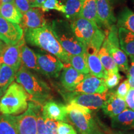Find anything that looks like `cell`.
I'll return each instance as SVG.
<instances>
[{
	"label": "cell",
	"instance_id": "bcb514c9",
	"mask_svg": "<svg viewBox=\"0 0 134 134\" xmlns=\"http://www.w3.org/2000/svg\"><path fill=\"white\" fill-rule=\"evenodd\" d=\"M2 94H3V92H2V91H1V90H0V97L1 96V95H2Z\"/></svg>",
	"mask_w": 134,
	"mask_h": 134
},
{
	"label": "cell",
	"instance_id": "ffe728a7",
	"mask_svg": "<svg viewBox=\"0 0 134 134\" xmlns=\"http://www.w3.org/2000/svg\"><path fill=\"white\" fill-rule=\"evenodd\" d=\"M111 126L118 130H130L134 129V111L125 109L119 114L111 117Z\"/></svg>",
	"mask_w": 134,
	"mask_h": 134
},
{
	"label": "cell",
	"instance_id": "7bdbcfd3",
	"mask_svg": "<svg viewBox=\"0 0 134 134\" xmlns=\"http://www.w3.org/2000/svg\"><path fill=\"white\" fill-rule=\"evenodd\" d=\"M93 134H105V133H103V132H102L101 131H100V130L96 129L95 130V132H94Z\"/></svg>",
	"mask_w": 134,
	"mask_h": 134
},
{
	"label": "cell",
	"instance_id": "e575fe53",
	"mask_svg": "<svg viewBox=\"0 0 134 134\" xmlns=\"http://www.w3.org/2000/svg\"><path fill=\"white\" fill-rule=\"evenodd\" d=\"M58 134H77L71 125L65 122H59L57 130Z\"/></svg>",
	"mask_w": 134,
	"mask_h": 134
},
{
	"label": "cell",
	"instance_id": "8fae6325",
	"mask_svg": "<svg viewBox=\"0 0 134 134\" xmlns=\"http://www.w3.org/2000/svg\"><path fill=\"white\" fill-rule=\"evenodd\" d=\"M24 37V32L20 25L11 23L0 16V40L8 45L18 43Z\"/></svg>",
	"mask_w": 134,
	"mask_h": 134
},
{
	"label": "cell",
	"instance_id": "6da1fadb",
	"mask_svg": "<svg viewBox=\"0 0 134 134\" xmlns=\"http://www.w3.org/2000/svg\"><path fill=\"white\" fill-rule=\"evenodd\" d=\"M24 39L33 46L37 47L57 57L63 64H70L69 55L63 50L58 42L49 24L34 29H27Z\"/></svg>",
	"mask_w": 134,
	"mask_h": 134
},
{
	"label": "cell",
	"instance_id": "f35d334b",
	"mask_svg": "<svg viewBox=\"0 0 134 134\" xmlns=\"http://www.w3.org/2000/svg\"><path fill=\"white\" fill-rule=\"evenodd\" d=\"M127 106L134 111V88H130L125 98Z\"/></svg>",
	"mask_w": 134,
	"mask_h": 134
},
{
	"label": "cell",
	"instance_id": "30bf717a",
	"mask_svg": "<svg viewBox=\"0 0 134 134\" xmlns=\"http://www.w3.org/2000/svg\"><path fill=\"white\" fill-rule=\"evenodd\" d=\"M28 104L27 109L16 117L18 134H37V109L40 104L33 102Z\"/></svg>",
	"mask_w": 134,
	"mask_h": 134
},
{
	"label": "cell",
	"instance_id": "ba28073f",
	"mask_svg": "<svg viewBox=\"0 0 134 134\" xmlns=\"http://www.w3.org/2000/svg\"><path fill=\"white\" fill-rule=\"evenodd\" d=\"M35 53L41 73L48 78H58L64 68L62 62L54 55L42 50Z\"/></svg>",
	"mask_w": 134,
	"mask_h": 134
},
{
	"label": "cell",
	"instance_id": "ee69618b",
	"mask_svg": "<svg viewBox=\"0 0 134 134\" xmlns=\"http://www.w3.org/2000/svg\"><path fill=\"white\" fill-rule=\"evenodd\" d=\"M27 1L29 2V3L30 4V6H31V7L32 5L34 3L35 0H27Z\"/></svg>",
	"mask_w": 134,
	"mask_h": 134
},
{
	"label": "cell",
	"instance_id": "7402d4cb",
	"mask_svg": "<svg viewBox=\"0 0 134 134\" xmlns=\"http://www.w3.org/2000/svg\"><path fill=\"white\" fill-rule=\"evenodd\" d=\"M79 17L93 22L100 29L101 28V24L97 15L96 0H83Z\"/></svg>",
	"mask_w": 134,
	"mask_h": 134
},
{
	"label": "cell",
	"instance_id": "8d00e7d4",
	"mask_svg": "<svg viewBox=\"0 0 134 134\" xmlns=\"http://www.w3.org/2000/svg\"><path fill=\"white\" fill-rule=\"evenodd\" d=\"M14 4L22 14H24L31 8L27 0H14Z\"/></svg>",
	"mask_w": 134,
	"mask_h": 134
},
{
	"label": "cell",
	"instance_id": "5b68a950",
	"mask_svg": "<svg viewBox=\"0 0 134 134\" xmlns=\"http://www.w3.org/2000/svg\"><path fill=\"white\" fill-rule=\"evenodd\" d=\"M70 23L73 32L80 41L86 46L100 49L105 38V34L96 24L81 17Z\"/></svg>",
	"mask_w": 134,
	"mask_h": 134
},
{
	"label": "cell",
	"instance_id": "2e32d148",
	"mask_svg": "<svg viewBox=\"0 0 134 134\" xmlns=\"http://www.w3.org/2000/svg\"><path fill=\"white\" fill-rule=\"evenodd\" d=\"M99 50L91 46H86V59L89 71L91 75L105 79L108 72L104 68L98 56Z\"/></svg>",
	"mask_w": 134,
	"mask_h": 134
},
{
	"label": "cell",
	"instance_id": "5bb4252c",
	"mask_svg": "<svg viewBox=\"0 0 134 134\" xmlns=\"http://www.w3.org/2000/svg\"><path fill=\"white\" fill-rule=\"evenodd\" d=\"M20 24L22 29L26 31L42 27L47 24L44 12L41 8H31L29 11L23 14Z\"/></svg>",
	"mask_w": 134,
	"mask_h": 134
},
{
	"label": "cell",
	"instance_id": "836d02e7",
	"mask_svg": "<svg viewBox=\"0 0 134 134\" xmlns=\"http://www.w3.org/2000/svg\"><path fill=\"white\" fill-rule=\"evenodd\" d=\"M130 89V87L129 86V84L128 80H125L122 83L120 84L119 86L117 89L116 92H115V94L119 98H122L125 100V97H126Z\"/></svg>",
	"mask_w": 134,
	"mask_h": 134
},
{
	"label": "cell",
	"instance_id": "b9f144b4",
	"mask_svg": "<svg viewBox=\"0 0 134 134\" xmlns=\"http://www.w3.org/2000/svg\"><path fill=\"white\" fill-rule=\"evenodd\" d=\"M14 3V0H0V6L4 3Z\"/></svg>",
	"mask_w": 134,
	"mask_h": 134
},
{
	"label": "cell",
	"instance_id": "3957f363",
	"mask_svg": "<svg viewBox=\"0 0 134 134\" xmlns=\"http://www.w3.org/2000/svg\"><path fill=\"white\" fill-rule=\"evenodd\" d=\"M50 27L58 42L68 55H83L86 53V46L75 36L69 21L53 20Z\"/></svg>",
	"mask_w": 134,
	"mask_h": 134
},
{
	"label": "cell",
	"instance_id": "ab89813d",
	"mask_svg": "<svg viewBox=\"0 0 134 134\" xmlns=\"http://www.w3.org/2000/svg\"><path fill=\"white\" fill-rule=\"evenodd\" d=\"M109 134H134V132L129 130H117V131H110Z\"/></svg>",
	"mask_w": 134,
	"mask_h": 134
},
{
	"label": "cell",
	"instance_id": "4dcf8cb0",
	"mask_svg": "<svg viewBox=\"0 0 134 134\" xmlns=\"http://www.w3.org/2000/svg\"><path fill=\"white\" fill-rule=\"evenodd\" d=\"M41 8L44 13L50 10H57L63 14L65 11L64 4L58 0H46L42 4Z\"/></svg>",
	"mask_w": 134,
	"mask_h": 134
},
{
	"label": "cell",
	"instance_id": "4316f807",
	"mask_svg": "<svg viewBox=\"0 0 134 134\" xmlns=\"http://www.w3.org/2000/svg\"><path fill=\"white\" fill-rule=\"evenodd\" d=\"M63 4L65 6L63 14L68 21H72L79 17L83 4L82 0H65Z\"/></svg>",
	"mask_w": 134,
	"mask_h": 134
},
{
	"label": "cell",
	"instance_id": "60d3db41",
	"mask_svg": "<svg viewBox=\"0 0 134 134\" xmlns=\"http://www.w3.org/2000/svg\"><path fill=\"white\" fill-rule=\"evenodd\" d=\"M45 1L46 0H35V2L32 5L31 8H41Z\"/></svg>",
	"mask_w": 134,
	"mask_h": 134
},
{
	"label": "cell",
	"instance_id": "cb8c5ba5",
	"mask_svg": "<svg viewBox=\"0 0 134 134\" xmlns=\"http://www.w3.org/2000/svg\"><path fill=\"white\" fill-rule=\"evenodd\" d=\"M21 58L23 66L28 69H32L41 73L36 53L25 43L21 47Z\"/></svg>",
	"mask_w": 134,
	"mask_h": 134
},
{
	"label": "cell",
	"instance_id": "f546056e",
	"mask_svg": "<svg viewBox=\"0 0 134 134\" xmlns=\"http://www.w3.org/2000/svg\"><path fill=\"white\" fill-rule=\"evenodd\" d=\"M69 63L74 69L83 74H89L86 53L83 55H69Z\"/></svg>",
	"mask_w": 134,
	"mask_h": 134
},
{
	"label": "cell",
	"instance_id": "83f0119b",
	"mask_svg": "<svg viewBox=\"0 0 134 134\" xmlns=\"http://www.w3.org/2000/svg\"><path fill=\"white\" fill-rule=\"evenodd\" d=\"M0 134H18L16 117L7 114L0 115Z\"/></svg>",
	"mask_w": 134,
	"mask_h": 134
},
{
	"label": "cell",
	"instance_id": "1f68e13d",
	"mask_svg": "<svg viewBox=\"0 0 134 134\" xmlns=\"http://www.w3.org/2000/svg\"><path fill=\"white\" fill-rule=\"evenodd\" d=\"M122 76H120L119 71L113 72L109 71L108 73L107 77L104 79V81L107 88L108 89H113L117 86L121 80Z\"/></svg>",
	"mask_w": 134,
	"mask_h": 134
},
{
	"label": "cell",
	"instance_id": "484cf974",
	"mask_svg": "<svg viewBox=\"0 0 134 134\" xmlns=\"http://www.w3.org/2000/svg\"><path fill=\"white\" fill-rule=\"evenodd\" d=\"M117 26L124 27L134 34V12L125 7L119 13L117 17Z\"/></svg>",
	"mask_w": 134,
	"mask_h": 134
},
{
	"label": "cell",
	"instance_id": "277c9868",
	"mask_svg": "<svg viewBox=\"0 0 134 134\" xmlns=\"http://www.w3.org/2000/svg\"><path fill=\"white\" fill-rule=\"evenodd\" d=\"M29 95L24 88L13 82L0 100V112L3 114H19L27 110Z\"/></svg>",
	"mask_w": 134,
	"mask_h": 134
},
{
	"label": "cell",
	"instance_id": "f907efd6",
	"mask_svg": "<svg viewBox=\"0 0 134 134\" xmlns=\"http://www.w3.org/2000/svg\"><path fill=\"white\" fill-rule=\"evenodd\" d=\"M82 1H83V0H82Z\"/></svg>",
	"mask_w": 134,
	"mask_h": 134
},
{
	"label": "cell",
	"instance_id": "f1b7e54d",
	"mask_svg": "<svg viewBox=\"0 0 134 134\" xmlns=\"http://www.w3.org/2000/svg\"><path fill=\"white\" fill-rule=\"evenodd\" d=\"M98 56L102 65H103L104 68L107 70V71H119L118 66H117L116 63L114 61L111 55L109 53L105 43L104 42L101 47H100V49L99 50Z\"/></svg>",
	"mask_w": 134,
	"mask_h": 134
},
{
	"label": "cell",
	"instance_id": "7c38bea8",
	"mask_svg": "<svg viewBox=\"0 0 134 134\" xmlns=\"http://www.w3.org/2000/svg\"><path fill=\"white\" fill-rule=\"evenodd\" d=\"M109 95L108 91L102 94L81 93L70 98L69 103L76 104L90 110H97L103 108Z\"/></svg>",
	"mask_w": 134,
	"mask_h": 134
},
{
	"label": "cell",
	"instance_id": "d4e9b609",
	"mask_svg": "<svg viewBox=\"0 0 134 134\" xmlns=\"http://www.w3.org/2000/svg\"><path fill=\"white\" fill-rule=\"evenodd\" d=\"M17 70L5 64L0 66V90L4 93L8 87L16 79Z\"/></svg>",
	"mask_w": 134,
	"mask_h": 134
},
{
	"label": "cell",
	"instance_id": "c3c4849f",
	"mask_svg": "<svg viewBox=\"0 0 134 134\" xmlns=\"http://www.w3.org/2000/svg\"><path fill=\"white\" fill-rule=\"evenodd\" d=\"M133 3H134V0H133Z\"/></svg>",
	"mask_w": 134,
	"mask_h": 134
},
{
	"label": "cell",
	"instance_id": "f6af8a7d",
	"mask_svg": "<svg viewBox=\"0 0 134 134\" xmlns=\"http://www.w3.org/2000/svg\"><path fill=\"white\" fill-rule=\"evenodd\" d=\"M58 1H60V2H61V3H64L65 1V0H58Z\"/></svg>",
	"mask_w": 134,
	"mask_h": 134
},
{
	"label": "cell",
	"instance_id": "4fadbf2b",
	"mask_svg": "<svg viewBox=\"0 0 134 134\" xmlns=\"http://www.w3.org/2000/svg\"><path fill=\"white\" fill-rule=\"evenodd\" d=\"M108 91L104 80L87 74L86 77L76 86L74 92L84 94H102Z\"/></svg>",
	"mask_w": 134,
	"mask_h": 134
},
{
	"label": "cell",
	"instance_id": "9a60e30c",
	"mask_svg": "<svg viewBox=\"0 0 134 134\" xmlns=\"http://www.w3.org/2000/svg\"><path fill=\"white\" fill-rule=\"evenodd\" d=\"M87 74L80 73L70 64H66L62 70L60 81L65 90L68 91H74L78 85L85 79Z\"/></svg>",
	"mask_w": 134,
	"mask_h": 134
},
{
	"label": "cell",
	"instance_id": "9c48e42d",
	"mask_svg": "<svg viewBox=\"0 0 134 134\" xmlns=\"http://www.w3.org/2000/svg\"><path fill=\"white\" fill-rule=\"evenodd\" d=\"M24 43V37L14 45H8L0 41V65H8L18 71L22 65L21 47Z\"/></svg>",
	"mask_w": 134,
	"mask_h": 134
},
{
	"label": "cell",
	"instance_id": "52a82bcc",
	"mask_svg": "<svg viewBox=\"0 0 134 134\" xmlns=\"http://www.w3.org/2000/svg\"><path fill=\"white\" fill-rule=\"evenodd\" d=\"M109 53L118 66L119 70L127 74L129 66L127 55L120 47L117 26L114 25L108 29L104 41Z\"/></svg>",
	"mask_w": 134,
	"mask_h": 134
},
{
	"label": "cell",
	"instance_id": "d6986e66",
	"mask_svg": "<svg viewBox=\"0 0 134 134\" xmlns=\"http://www.w3.org/2000/svg\"><path fill=\"white\" fill-rule=\"evenodd\" d=\"M127 107L124 99L117 96L114 92L110 91L102 109L105 115L113 117L126 109Z\"/></svg>",
	"mask_w": 134,
	"mask_h": 134
},
{
	"label": "cell",
	"instance_id": "44dd1931",
	"mask_svg": "<svg viewBox=\"0 0 134 134\" xmlns=\"http://www.w3.org/2000/svg\"><path fill=\"white\" fill-rule=\"evenodd\" d=\"M119 46L125 54L134 57V34L124 27H118Z\"/></svg>",
	"mask_w": 134,
	"mask_h": 134
},
{
	"label": "cell",
	"instance_id": "7a4b0ae2",
	"mask_svg": "<svg viewBox=\"0 0 134 134\" xmlns=\"http://www.w3.org/2000/svg\"><path fill=\"white\" fill-rule=\"evenodd\" d=\"M16 80L26 90L29 100L33 103L42 104L52 98L50 86L23 65L17 71Z\"/></svg>",
	"mask_w": 134,
	"mask_h": 134
},
{
	"label": "cell",
	"instance_id": "e0dca14e",
	"mask_svg": "<svg viewBox=\"0 0 134 134\" xmlns=\"http://www.w3.org/2000/svg\"><path fill=\"white\" fill-rule=\"evenodd\" d=\"M97 15L101 26L109 29L115 25L117 19L109 0H96Z\"/></svg>",
	"mask_w": 134,
	"mask_h": 134
},
{
	"label": "cell",
	"instance_id": "74e56055",
	"mask_svg": "<svg viewBox=\"0 0 134 134\" xmlns=\"http://www.w3.org/2000/svg\"><path fill=\"white\" fill-rule=\"evenodd\" d=\"M131 64L127 73V80L130 88H134V57H130Z\"/></svg>",
	"mask_w": 134,
	"mask_h": 134
},
{
	"label": "cell",
	"instance_id": "7dc6e473",
	"mask_svg": "<svg viewBox=\"0 0 134 134\" xmlns=\"http://www.w3.org/2000/svg\"><path fill=\"white\" fill-rule=\"evenodd\" d=\"M115 1H116V0H109L110 2H115Z\"/></svg>",
	"mask_w": 134,
	"mask_h": 134
},
{
	"label": "cell",
	"instance_id": "d590c367",
	"mask_svg": "<svg viewBox=\"0 0 134 134\" xmlns=\"http://www.w3.org/2000/svg\"><path fill=\"white\" fill-rule=\"evenodd\" d=\"M59 122L49 118H45L47 133V134H58L57 130Z\"/></svg>",
	"mask_w": 134,
	"mask_h": 134
},
{
	"label": "cell",
	"instance_id": "8992f818",
	"mask_svg": "<svg viewBox=\"0 0 134 134\" xmlns=\"http://www.w3.org/2000/svg\"><path fill=\"white\" fill-rule=\"evenodd\" d=\"M66 108L67 119L75 125L80 134L94 133L96 127L91 110L75 103H69Z\"/></svg>",
	"mask_w": 134,
	"mask_h": 134
},
{
	"label": "cell",
	"instance_id": "ac0fdd59",
	"mask_svg": "<svg viewBox=\"0 0 134 134\" xmlns=\"http://www.w3.org/2000/svg\"><path fill=\"white\" fill-rule=\"evenodd\" d=\"M42 115L44 118H49L58 122H65L68 120L66 105L53 100H48L44 104Z\"/></svg>",
	"mask_w": 134,
	"mask_h": 134
},
{
	"label": "cell",
	"instance_id": "603a6c76",
	"mask_svg": "<svg viewBox=\"0 0 134 134\" xmlns=\"http://www.w3.org/2000/svg\"><path fill=\"white\" fill-rule=\"evenodd\" d=\"M0 16L11 23L19 24L23 14L15 6L14 3H4L0 6Z\"/></svg>",
	"mask_w": 134,
	"mask_h": 134
},
{
	"label": "cell",
	"instance_id": "681fc988",
	"mask_svg": "<svg viewBox=\"0 0 134 134\" xmlns=\"http://www.w3.org/2000/svg\"><path fill=\"white\" fill-rule=\"evenodd\" d=\"M0 66H1V65H0Z\"/></svg>",
	"mask_w": 134,
	"mask_h": 134
},
{
	"label": "cell",
	"instance_id": "d6a6232c",
	"mask_svg": "<svg viewBox=\"0 0 134 134\" xmlns=\"http://www.w3.org/2000/svg\"><path fill=\"white\" fill-rule=\"evenodd\" d=\"M37 134H47L41 104L38 105L37 109Z\"/></svg>",
	"mask_w": 134,
	"mask_h": 134
}]
</instances>
